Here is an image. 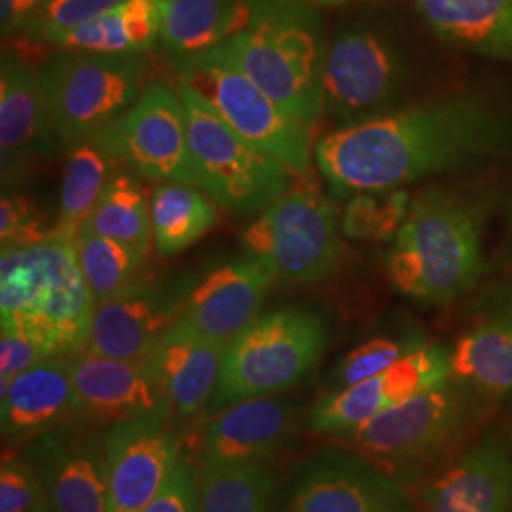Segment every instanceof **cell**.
Wrapping results in <instances>:
<instances>
[{
    "instance_id": "obj_32",
    "label": "cell",
    "mask_w": 512,
    "mask_h": 512,
    "mask_svg": "<svg viewBox=\"0 0 512 512\" xmlns=\"http://www.w3.org/2000/svg\"><path fill=\"white\" fill-rule=\"evenodd\" d=\"M76 253L95 304L124 293L137 283L147 264V253L97 234L86 222L76 236Z\"/></svg>"
},
{
    "instance_id": "obj_36",
    "label": "cell",
    "mask_w": 512,
    "mask_h": 512,
    "mask_svg": "<svg viewBox=\"0 0 512 512\" xmlns=\"http://www.w3.org/2000/svg\"><path fill=\"white\" fill-rule=\"evenodd\" d=\"M124 0H46L25 27V35L54 44L57 38L103 16Z\"/></svg>"
},
{
    "instance_id": "obj_41",
    "label": "cell",
    "mask_w": 512,
    "mask_h": 512,
    "mask_svg": "<svg viewBox=\"0 0 512 512\" xmlns=\"http://www.w3.org/2000/svg\"><path fill=\"white\" fill-rule=\"evenodd\" d=\"M46 0H0V29L2 37L23 33L31 18Z\"/></svg>"
},
{
    "instance_id": "obj_8",
    "label": "cell",
    "mask_w": 512,
    "mask_h": 512,
    "mask_svg": "<svg viewBox=\"0 0 512 512\" xmlns=\"http://www.w3.org/2000/svg\"><path fill=\"white\" fill-rule=\"evenodd\" d=\"M306 175L262 209L239 238L245 256L262 260L275 277L298 285L317 283L332 272L342 230L336 207Z\"/></svg>"
},
{
    "instance_id": "obj_28",
    "label": "cell",
    "mask_w": 512,
    "mask_h": 512,
    "mask_svg": "<svg viewBox=\"0 0 512 512\" xmlns=\"http://www.w3.org/2000/svg\"><path fill=\"white\" fill-rule=\"evenodd\" d=\"M167 0H124L103 16L61 35L52 46L93 54H147L162 35Z\"/></svg>"
},
{
    "instance_id": "obj_39",
    "label": "cell",
    "mask_w": 512,
    "mask_h": 512,
    "mask_svg": "<svg viewBox=\"0 0 512 512\" xmlns=\"http://www.w3.org/2000/svg\"><path fill=\"white\" fill-rule=\"evenodd\" d=\"M143 512H202L198 473L183 456L167 476L160 494Z\"/></svg>"
},
{
    "instance_id": "obj_16",
    "label": "cell",
    "mask_w": 512,
    "mask_h": 512,
    "mask_svg": "<svg viewBox=\"0 0 512 512\" xmlns=\"http://www.w3.org/2000/svg\"><path fill=\"white\" fill-rule=\"evenodd\" d=\"M181 442L173 414L109 425L107 512L145 511L181 459Z\"/></svg>"
},
{
    "instance_id": "obj_35",
    "label": "cell",
    "mask_w": 512,
    "mask_h": 512,
    "mask_svg": "<svg viewBox=\"0 0 512 512\" xmlns=\"http://www.w3.org/2000/svg\"><path fill=\"white\" fill-rule=\"evenodd\" d=\"M421 342L416 340H397V338H374L363 346L349 351L348 355L332 370L329 391L346 389L361 384L378 374L385 372L408 351L418 348Z\"/></svg>"
},
{
    "instance_id": "obj_21",
    "label": "cell",
    "mask_w": 512,
    "mask_h": 512,
    "mask_svg": "<svg viewBox=\"0 0 512 512\" xmlns=\"http://www.w3.org/2000/svg\"><path fill=\"white\" fill-rule=\"evenodd\" d=\"M0 427L10 442H27L84 418L76 395L73 357H48L14 376L0 378Z\"/></svg>"
},
{
    "instance_id": "obj_40",
    "label": "cell",
    "mask_w": 512,
    "mask_h": 512,
    "mask_svg": "<svg viewBox=\"0 0 512 512\" xmlns=\"http://www.w3.org/2000/svg\"><path fill=\"white\" fill-rule=\"evenodd\" d=\"M48 359V355L38 348L29 338L2 330L0 336V376L4 380H12L21 372L29 370L31 366L38 365L40 361Z\"/></svg>"
},
{
    "instance_id": "obj_10",
    "label": "cell",
    "mask_w": 512,
    "mask_h": 512,
    "mask_svg": "<svg viewBox=\"0 0 512 512\" xmlns=\"http://www.w3.org/2000/svg\"><path fill=\"white\" fill-rule=\"evenodd\" d=\"M107 429L84 416L21 444L19 454L35 467L52 512H107Z\"/></svg>"
},
{
    "instance_id": "obj_11",
    "label": "cell",
    "mask_w": 512,
    "mask_h": 512,
    "mask_svg": "<svg viewBox=\"0 0 512 512\" xmlns=\"http://www.w3.org/2000/svg\"><path fill=\"white\" fill-rule=\"evenodd\" d=\"M105 133L114 154L133 173L154 181L198 186L183 99L169 84L160 80L147 84Z\"/></svg>"
},
{
    "instance_id": "obj_9",
    "label": "cell",
    "mask_w": 512,
    "mask_h": 512,
    "mask_svg": "<svg viewBox=\"0 0 512 512\" xmlns=\"http://www.w3.org/2000/svg\"><path fill=\"white\" fill-rule=\"evenodd\" d=\"M179 73L181 82L200 93L253 147L272 154L293 173L310 171V128L277 105L220 46Z\"/></svg>"
},
{
    "instance_id": "obj_2",
    "label": "cell",
    "mask_w": 512,
    "mask_h": 512,
    "mask_svg": "<svg viewBox=\"0 0 512 512\" xmlns=\"http://www.w3.org/2000/svg\"><path fill=\"white\" fill-rule=\"evenodd\" d=\"M93 310L76 241L52 238L2 249V330L29 338L48 357H73L86 349Z\"/></svg>"
},
{
    "instance_id": "obj_12",
    "label": "cell",
    "mask_w": 512,
    "mask_h": 512,
    "mask_svg": "<svg viewBox=\"0 0 512 512\" xmlns=\"http://www.w3.org/2000/svg\"><path fill=\"white\" fill-rule=\"evenodd\" d=\"M192 287V277L143 275L124 293L95 304L84 351L120 361H145L181 321Z\"/></svg>"
},
{
    "instance_id": "obj_22",
    "label": "cell",
    "mask_w": 512,
    "mask_h": 512,
    "mask_svg": "<svg viewBox=\"0 0 512 512\" xmlns=\"http://www.w3.org/2000/svg\"><path fill=\"white\" fill-rule=\"evenodd\" d=\"M298 410L293 403L260 397L217 412L203 435L200 461L264 463L296 435Z\"/></svg>"
},
{
    "instance_id": "obj_13",
    "label": "cell",
    "mask_w": 512,
    "mask_h": 512,
    "mask_svg": "<svg viewBox=\"0 0 512 512\" xmlns=\"http://www.w3.org/2000/svg\"><path fill=\"white\" fill-rule=\"evenodd\" d=\"M403 65L393 46L370 29L338 33L325 52L323 112L346 126L372 118L397 93Z\"/></svg>"
},
{
    "instance_id": "obj_31",
    "label": "cell",
    "mask_w": 512,
    "mask_h": 512,
    "mask_svg": "<svg viewBox=\"0 0 512 512\" xmlns=\"http://www.w3.org/2000/svg\"><path fill=\"white\" fill-rule=\"evenodd\" d=\"M202 512H270L275 480L266 463L200 461Z\"/></svg>"
},
{
    "instance_id": "obj_23",
    "label": "cell",
    "mask_w": 512,
    "mask_h": 512,
    "mask_svg": "<svg viewBox=\"0 0 512 512\" xmlns=\"http://www.w3.org/2000/svg\"><path fill=\"white\" fill-rule=\"evenodd\" d=\"M226 349L179 321L150 351L145 361L173 414L190 418L213 399Z\"/></svg>"
},
{
    "instance_id": "obj_7",
    "label": "cell",
    "mask_w": 512,
    "mask_h": 512,
    "mask_svg": "<svg viewBox=\"0 0 512 512\" xmlns=\"http://www.w3.org/2000/svg\"><path fill=\"white\" fill-rule=\"evenodd\" d=\"M198 186L213 202L238 213H256L285 194L291 169L253 147L188 84H179Z\"/></svg>"
},
{
    "instance_id": "obj_17",
    "label": "cell",
    "mask_w": 512,
    "mask_h": 512,
    "mask_svg": "<svg viewBox=\"0 0 512 512\" xmlns=\"http://www.w3.org/2000/svg\"><path fill=\"white\" fill-rule=\"evenodd\" d=\"M461 412L463 403L446 382L336 437L368 458L410 461L439 448L456 431Z\"/></svg>"
},
{
    "instance_id": "obj_4",
    "label": "cell",
    "mask_w": 512,
    "mask_h": 512,
    "mask_svg": "<svg viewBox=\"0 0 512 512\" xmlns=\"http://www.w3.org/2000/svg\"><path fill=\"white\" fill-rule=\"evenodd\" d=\"M387 272L401 293L427 304H446L467 293L482 272L475 213L440 190L414 198L393 239Z\"/></svg>"
},
{
    "instance_id": "obj_20",
    "label": "cell",
    "mask_w": 512,
    "mask_h": 512,
    "mask_svg": "<svg viewBox=\"0 0 512 512\" xmlns=\"http://www.w3.org/2000/svg\"><path fill=\"white\" fill-rule=\"evenodd\" d=\"M73 378L84 416L103 425L173 414L147 361L82 351L73 355Z\"/></svg>"
},
{
    "instance_id": "obj_29",
    "label": "cell",
    "mask_w": 512,
    "mask_h": 512,
    "mask_svg": "<svg viewBox=\"0 0 512 512\" xmlns=\"http://www.w3.org/2000/svg\"><path fill=\"white\" fill-rule=\"evenodd\" d=\"M452 376L499 397L512 391V310L465 332L450 353Z\"/></svg>"
},
{
    "instance_id": "obj_26",
    "label": "cell",
    "mask_w": 512,
    "mask_h": 512,
    "mask_svg": "<svg viewBox=\"0 0 512 512\" xmlns=\"http://www.w3.org/2000/svg\"><path fill=\"white\" fill-rule=\"evenodd\" d=\"M423 21L442 40L512 61V0H414Z\"/></svg>"
},
{
    "instance_id": "obj_42",
    "label": "cell",
    "mask_w": 512,
    "mask_h": 512,
    "mask_svg": "<svg viewBox=\"0 0 512 512\" xmlns=\"http://www.w3.org/2000/svg\"><path fill=\"white\" fill-rule=\"evenodd\" d=\"M306 2H317V4H348L357 0H306Z\"/></svg>"
},
{
    "instance_id": "obj_37",
    "label": "cell",
    "mask_w": 512,
    "mask_h": 512,
    "mask_svg": "<svg viewBox=\"0 0 512 512\" xmlns=\"http://www.w3.org/2000/svg\"><path fill=\"white\" fill-rule=\"evenodd\" d=\"M0 512H52L40 476L21 454H4L2 458Z\"/></svg>"
},
{
    "instance_id": "obj_27",
    "label": "cell",
    "mask_w": 512,
    "mask_h": 512,
    "mask_svg": "<svg viewBox=\"0 0 512 512\" xmlns=\"http://www.w3.org/2000/svg\"><path fill=\"white\" fill-rule=\"evenodd\" d=\"M122 165L105 131L69 143L52 238L76 241L80 228L90 220L103 190L122 171Z\"/></svg>"
},
{
    "instance_id": "obj_15",
    "label": "cell",
    "mask_w": 512,
    "mask_h": 512,
    "mask_svg": "<svg viewBox=\"0 0 512 512\" xmlns=\"http://www.w3.org/2000/svg\"><path fill=\"white\" fill-rule=\"evenodd\" d=\"M285 512H410L395 480L363 456L325 450L300 463Z\"/></svg>"
},
{
    "instance_id": "obj_34",
    "label": "cell",
    "mask_w": 512,
    "mask_h": 512,
    "mask_svg": "<svg viewBox=\"0 0 512 512\" xmlns=\"http://www.w3.org/2000/svg\"><path fill=\"white\" fill-rule=\"evenodd\" d=\"M410 203L412 200L403 188L355 194L342 213V234L372 241L395 239L403 228Z\"/></svg>"
},
{
    "instance_id": "obj_19",
    "label": "cell",
    "mask_w": 512,
    "mask_h": 512,
    "mask_svg": "<svg viewBox=\"0 0 512 512\" xmlns=\"http://www.w3.org/2000/svg\"><path fill=\"white\" fill-rule=\"evenodd\" d=\"M54 122L38 84L37 71L14 52L0 63V156L2 181L14 183L35 158L55 152Z\"/></svg>"
},
{
    "instance_id": "obj_6",
    "label": "cell",
    "mask_w": 512,
    "mask_h": 512,
    "mask_svg": "<svg viewBox=\"0 0 512 512\" xmlns=\"http://www.w3.org/2000/svg\"><path fill=\"white\" fill-rule=\"evenodd\" d=\"M147 54L61 50L37 69L54 128L65 143L109 129L145 90Z\"/></svg>"
},
{
    "instance_id": "obj_30",
    "label": "cell",
    "mask_w": 512,
    "mask_h": 512,
    "mask_svg": "<svg viewBox=\"0 0 512 512\" xmlns=\"http://www.w3.org/2000/svg\"><path fill=\"white\" fill-rule=\"evenodd\" d=\"M150 215L154 247L164 256L181 253L217 222L213 200L184 183L158 184L150 198Z\"/></svg>"
},
{
    "instance_id": "obj_38",
    "label": "cell",
    "mask_w": 512,
    "mask_h": 512,
    "mask_svg": "<svg viewBox=\"0 0 512 512\" xmlns=\"http://www.w3.org/2000/svg\"><path fill=\"white\" fill-rule=\"evenodd\" d=\"M54 226H48V220L31 198L4 192L0 202V241L2 249H14L35 245L40 241L52 239Z\"/></svg>"
},
{
    "instance_id": "obj_25",
    "label": "cell",
    "mask_w": 512,
    "mask_h": 512,
    "mask_svg": "<svg viewBox=\"0 0 512 512\" xmlns=\"http://www.w3.org/2000/svg\"><path fill=\"white\" fill-rule=\"evenodd\" d=\"M255 0H167L160 42L171 65L213 52L241 33L253 16Z\"/></svg>"
},
{
    "instance_id": "obj_33",
    "label": "cell",
    "mask_w": 512,
    "mask_h": 512,
    "mask_svg": "<svg viewBox=\"0 0 512 512\" xmlns=\"http://www.w3.org/2000/svg\"><path fill=\"white\" fill-rule=\"evenodd\" d=\"M88 224L105 238L150 251L152 215L145 190L128 171H118L101 194Z\"/></svg>"
},
{
    "instance_id": "obj_14",
    "label": "cell",
    "mask_w": 512,
    "mask_h": 512,
    "mask_svg": "<svg viewBox=\"0 0 512 512\" xmlns=\"http://www.w3.org/2000/svg\"><path fill=\"white\" fill-rule=\"evenodd\" d=\"M450 378V353L420 344L382 374L346 389L327 391L311 406L306 423L317 433L338 435Z\"/></svg>"
},
{
    "instance_id": "obj_3",
    "label": "cell",
    "mask_w": 512,
    "mask_h": 512,
    "mask_svg": "<svg viewBox=\"0 0 512 512\" xmlns=\"http://www.w3.org/2000/svg\"><path fill=\"white\" fill-rule=\"evenodd\" d=\"M220 48L304 126L319 120L327 46L321 18L306 0H255L247 27Z\"/></svg>"
},
{
    "instance_id": "obj_1",
    "label": "cell",
    "mask_w": 512,
    "mask_h": 512,
    "mask_svg": "<svg viewBox=\"0 0 512 512\" xmlns=\"http://www.w3.org/2000/svg\"><path fill=\"white\" fill-rule=\"evenodd\" d=\"M490 124L469 99L372 116L325 135L315 162L336 198L399 190L452 169L486 145Z\"/></svg>"
},
{
    "instance_id": "obj_24",
    "label": "cell",
    "mask_w": 512,
    "mask_h": 512,
    "mask_svg": "<svg viewBox=\"0 0 512 512\" xmlns=\"http://www.w3.org/2000/svg\"><path fill=\"white\" fill-rule=\"evenodd\" d=\"M427 512H511L512 459L495 440L475 446L425 490Z\"/></svg>"
},
{
    "instance_id": "obj_18",
    "label": "cell",
    "mask_w": 512,
    "mask_h": 512,
    "mask_svg": "<svg viewBox=\"0 0 512 512\" xmlns=\"http://www.w3.org/2000/svg\"><path fill=\"white\" fill-rule=\"evenodd\" d=\"M274 279V272L253 256L222 264L194 283L181 321L205 338L230 346L258 317Z\"/></svg>"
},
{
    "instance_id": "obj_5",
    "label": "cell",
    "mask_w": 512,
    "mask_h": 512,
    "mask_svg": "<svg viewBox=\"0 0 512 512\" xmlns=\"http://www.w3.org/2000/svg\"><path fill=\"white\" fill-rule=\"evenodd\" d=\"M327 346V327L310 310L283 308L258 315L228 346L211 412L270 397L304 380Z\"/></svg>"
}]
</instances>
